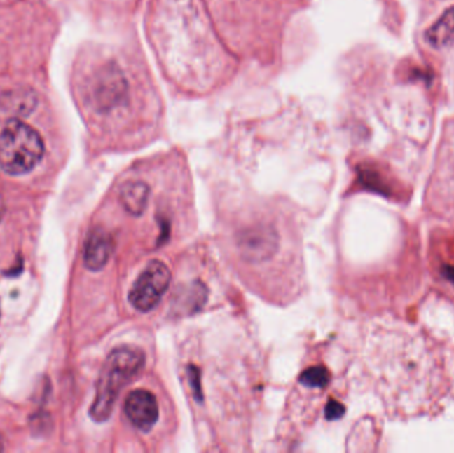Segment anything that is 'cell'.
Wrapping results in <instances>:
<instances>
[{
  "label": "cell",
  "mask_w": 454,
  "mask_h": 453,
  "mask_svg": "<svg viewBox=\"0 0 454 453\" xmlns=\"http://www.w3.org/2000/svg\"><path fill=\"white\" fill-rule=\"evenodd\" d=\"M425 40L436 50L446 48L454 43V6L448 8L441 16L429 27Z\"/></svg>",
  "instance_id": "obj_9"
},
{
  "label": "cell",
  "mask_w": 454,
  "mask_h": 453,
  "mask_svg": "<svg viewBox=\"0 0 454 453\" xmlns=\"http://www.w3.org/2000/svg\"><path fill=\"white\" fill-rule=\"evenodd\" d=\"M0 451H3V442L0 440Z\"/></svg>",
  "instance_id": "obj_16"
},
{
  "label": "cell",
  "mask_w": 454,
  "mask_h": 453,
  "mask_svg": "<svg viewBox=\"0 0 454 453\" xmlns=\"http://www.w3.org/2000/svg\"><path fill=\"white\" fill-rule=\"evenodd\" d=\"M114 242L112 236L104 229H95L90 231L84 246V264L92 271H99L108 264Z\"/></svg>",
  "instance_id": "obj_7"
},
{
  "label": "cell",
  "mask_w": 454,
  "mask_h": 453,
  "mask_svg": "<svg viewBox=\"0 0 454 453\" xmlns=\"http://www.w3.org/2000/svg\"><path fill=\"white\" fill-rule=\"evenodd\" d=\"M145 365V355L135 347H118L108 355L101 370L90 417L102 423L109 419L120 391L136 378Z\"/></svg>",
  "instance_id": "obj_1"
},
{
  "label": "cell",
  "mask_w": 454,
  "mask_h": 453,
  "mask_svg": "<svg viewBox=\"0 0 454 453\" xmlns=\"http://www.w3.org/2000/svg\"><path fill=\"white\" fill-rule=\"evenodd\" d=\"M172 273L161 261H151L139 274L129 292V302L139 311L149 313L170 286Z\"/></svg>",
  "instance_id": "obj_3"
},
{
  "label": "cell",
  "mask_w": 454,
  "mask_h": 453,
  "mask_svg": "<svg viewBox=\"0 0 454 453\" xmlns=\"http://www.w3.org/2000/svg\"><path fill=\"white\" fill-rule=\"evenodd\" d=\"M238 250L243 259L252 264L270 261L279 249V236L273 226L255 224L240 231L237 238Z\"/></svg>",
  "instance_id": "obj_4"
},
{
  "label": "cell",
  "mask_w": 454,
  "mask_h": 453,
  "mask_svg": "<svg viewBox=\"0 0 454 453\" xmlns=\"http://www.w3.org/2000/svg\"><path fill=\"white\" fill-rule=\"evenodd\" d=\"M188 377H189L190 386L194 392V396L198 402H202V390H201V375L200 370L194 365H190L188 370Z\"/></svg>",
  "instance_id": "obj_12"
},
{
  "label": "cell",
  "mask_w": 454,
  "mask_h": 453,
  "mask_svg": "<svg viewBox=\"0 0 454 453\" xmlns=\"http://www.w3.org/2000/svg\"><path fill=\"white\" fill-rule=\"evenodd\" d=\"M344 412H345L344 405L336 400H329L326 405V417L328 420H338L344 415Z\"/></svg>",
  "instance_id": "obj_13"
},
{
  "label": "cell",
  "mask_w": 454,
  "mask_h": 453,
  "mask_svg": "<svg viewBox=\"0 0 454 453\" xmlns=\"http://www.w3.org/2000/svg\"><path fill=\"white\" fill-rule=\"evenodd\" d=\"M44 156V142L32 126L11 120L0 133V169L11 176L27 175Z\"/></svg>",
  "instance_id": "obj_2"
},
{
  "label": "cell",
  "mask_w": 454,
  "mask_h": 453,
  "mask_svg": "<svg viewBox=\"0 0 454 453\" xmlns=\"http://www.w3.org/2000/svg\"><path fill=\"white\" fill-rule=\"evenodd\" d=\"M128 84L116 65H106L96 76L92 96L101 111H111L121 105L126 97Z\"/></svg>",
  "instance_id": "obj_5"
},
{
  "label": "cell",
  "mask_w": 454,
  "mask_h": 453,
  "mask_svg": "<svg viewBox=\"0 0 454 453\" xmlns=\"http://www.w3.org/2000/svg\"><path fill=\"white\" fill-rule=\"evenodd\" d=\"M301 383L308 388H324L329 383V372L326 367L316 365L305 370L301 375Z\"/></svg>",
  "instance_id": "obj_11"
},
{
  "label": "cell",
  "mask_w": 454,
  "mask_h": 453,
  "mask_svg": "<svg viewBox=\"0 0 454 453\" xmlns=\"http://www.w3.org/2000/svg\"><path fill=\"white\" fill-rule=\"evenodd\" d=\"M207 298L206 288L201 282H194L189 288H185L184 292H178V302L179 307H184L185 311H198L203 306Z\"/></svg>",
  "instance_id": "obj_10"
},
{
  "label": "cell",
  "mask_w": 454,
  "mask_h": 453,
  "mask_svg": "<svg viewBox=\"0 0 454 453\" xmlns=\"http://www.w3.org/2000/svg\"><path fill=\"white\" fill-rule=\"evenodd\" d=\"M443 274H445L446 277L449 278L452 282H454V267L445 266V267H443Z\"/></svg>",
  "instance_id": "obj_14"
},
{
  "label": "cell",
  "mask_w": 454,
  "mask_h": 453,
  "mask_svg": "<svg viewBox=\"0 0 454 453\" xmlns=\"http://www.w3.org/2000/svg\"><path fill=\"white\" fill-rule=\"evenodd\" d=\"M4 210H6V206H4V200H3V196H1V193H0V221H1L3 215H4Z\"/></svg>",
  "instance_id": "obj_15"
},
{
  "label": "cell",
  "mask_w": 454,
  "mask_h": 453,
  "mask_svg": "<svg viewBox=\"0 0 454 453\" xmlns=\"http://www.w3.org/2000/svg\"><path fill=\"white\" fill-rule=\"evenodd\" d=\"M124 411L130 423L142 432H149L160 416L156 396L146 390L130 392L126 398Z\"/></svg>",
  "instance_id": "obj_6"
},
{
  "label": "cell",
  "mask_w": 454,
  "mask_h": 453,
  "mask_svg": "<svg viewBox=\"0 0 454 453\" xmlns=\"http://www.w3.org/2000/svg\"><path fill=\"white\" fill-rule=\"evenodd\" d=\"M149 194L151 188L146 182L130 180L124 182L120 189V202L129 215L139 217L146 209Z\"/></svg>",
  "instance_id": "obj_8"
}]
</instances>
